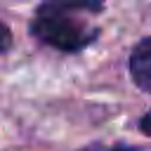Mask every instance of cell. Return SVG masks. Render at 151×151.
<instances>
[{
  "mask_svg": "<svg viewBox=\"0 0 151 151\" xmlns=\"http://www.w3.org/2000/svg\"><path fill=\"white\" fill-rule=\"evenodd\" d=\"M99 12L101 0H45L35 9L31 33L59 52H80L99 35V28L87 21Z\"/></svg>",
  "mask_w": 151,
  "mask_h": 151,
  "instance_id": "obj_1",
  "label": "cell"
},
{
  "mask_svg": "<svg viewBox=\"0 0 151 151\" xmlns=\"http://www.w3.org/2000/svg\"><path fill=\"white\" fill-rule=\"evenodd\" d=\"M130 76L139 90L151 94V38H144L134 45L130 54Z\"/></svg>",
  "mask_w": 151,
  "mask_h": 151,
  "instance_id": "obj_2",
  "label": "cell"
},
{
  "mask_svg": "<svg viewBox=\"0 0 151 151\" xmlns=\"http://www.w3.org/2000/svg\"><path fill=\"white\" fill-rule=\"evenodd\" d=\"M9 47H12V33H9V28L2 24V19H0V54H5Z\"/></svg>",
  "mask_w": 151,
  "mask_h": 151,
  "instance_id": "obj_3",
  "label": "cell"
},
{
  "mask_svg": "<svg viewBox=\"0 0 151 151\" xmlns=\"http://www.w3.org/2000/svg\"><path fill=\"white\" fill-rule=\"evenodd\" d=\"M139 127H142V132H144V134H149V137H151V111L139 120Z\"/></svg>",
  "mask_w": 151,
  "mask_h": 151,
  "instance_id": "obj_4",
  "label": "cell"
},
{
  "mask_svg": "<svg viewBox=\"0 0 151 151\" xmlns=\"http://www.w3.org/2000/svg\"><path fill=\"white\" fill-rule=\"evenodd\" d=\"M111 151H132V149H125V146H116V149H111Z\"/></svg>",
  "mask_w": 151,
  "mask_h": 151,
  "instance_id": "obj_5",
  "label": "cell"
}]
</instances>
